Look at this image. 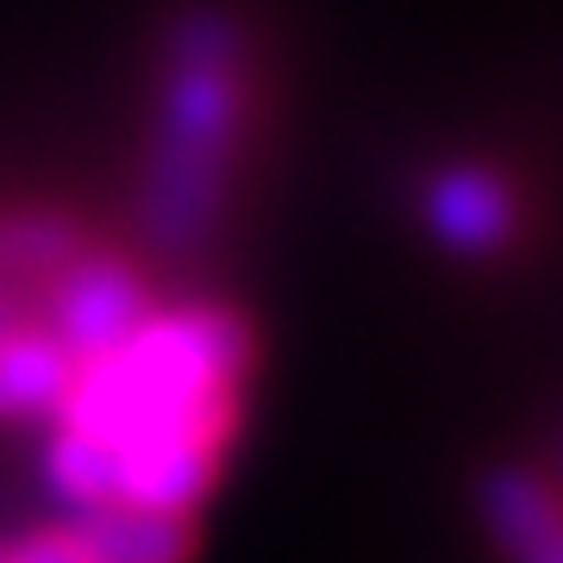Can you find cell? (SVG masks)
Wrapping results in <instances>:
<instances>
[{"label": "cell", "mask_w": 563, "mask_h": 563, "mask_svg": "<svg viewBox=\"0 0 563 563\" xmlns=\"http://www.w3.org/2000/svg\"><path fill=\"white\" fill-rule=\"evenodd\" d=\"M244 107V51L239 25L213 7H188L169 25V76L163 120L144 169V232L163 251H188L220 213L225 163L239 144Z\"/></svg>", "instance_id": "cell-1"}, {"label": "cell", "mask_w": 563, "mask_h": 563, "mask_svg": "<svg viewBox=\"0 0 563 563\" xmlns=\"http://www.w3.org/2000/svg\"><path fill=\"white\" fill-rule=\"evenodd\" d=\"M251 363V325L225 307H176L144 313V325L107 357L76 363L57 420L125 444L132 432L213 401H239V376Z\"/></svg>", "instance_id": "cell-2"}, {"label": "cell", "mask_w": 563, "mask_h": 563, "mask_svg": "<svg viewBox=\"0 0 563 563\" xmlns=\"http://www.w3.org/2000/svg\"><path fill=\"white\" fill-rule=\"evenodd\" d=\"M232 420H239V401H213V407L157 420V426H144V432H132L125 444H113V457H120V495L113 501L195 514L207 501L213 476H220Z\"/></svg>", "instance_id": "cell-3"}, {"label": "cell", "mask_w": 563, "mask_h": 563, "mask_svg": "<svg viewBox=\"0 0 563 563\" xmlns=\"http://www.w3.org/2000/svg\"><path fill=\"white\" fill-rule=\"evenodd\" d=\"M38 307H44V332L76 363H95L144 325L151 295H144V276L125 257L76 251V257L57 263V276L44 282Z\"/></svg>", "instance_id": "cell-4"}, {"label": "cell", "mask_w": 563, "mask_h": 563, "mask_svg": "<svg viewBox=\"0 0 563 563\" xmlns=\"http://www.w3.org/2000/svg\"><path fill=\"white\" fill-rule=\"evenodd\" d=\"M63 539L81 551V563H188L195 544H201L188 514L139 507V501L81 507L76 526H63Z\"/></svg>", "instance_id": "cell-5"}, {"label": "cell", "mask_w": 563, "mask_h": 563, "mask_svg": "<svg viewBox=\"0 0 563 563\" xmlns=\"http://www.w3.org/2000/svg\"><path fill=\"white\" fill-rule=\"evenodd\" d=\"M483 520L495 532V544L507 551V563H563L558 501H551V488L539 476L495 470L483 483Z\"/></svg>", "instance_id": "cell-6"}, {"label": "cell", "mask_w": 563, "mask_h": 563, "mask_svg": "<svg viewBox=\"0 0 563 563\" xmlns=\"http://www.w3.org/2000/svg\"><path fill=\"white\" fill-rule=\"evenodd\" d=\"M69 383H76V357H69L44 325H13V332H0V420L57 413Z\"/></svg>", "instance_id": "cell-7"}, {"label": "cell", "mask_w": 563, "mask_h": 563, "mask_svg": "<svg viewBox=\"0 0 563 563\" xmlns=\"http://www.w3.org/2000/svg\"><path fill=\"white\" fill-rule=\"evenodd\" d=\"M426 213H432V232L451 251H470V257L507 244V232H514V201H507V188L488 169H451L432 188Z\"/></svg>", "instance_id": "cell-8"}, {"label": "cell", "mask_w": 563, "mask_h": 563, "mask_svg": "<svg viewBox=\"0 0 563 563\" xmlns=\"http://www.w3.org/2000/svg\"><path fill=\"white\" fill-rule=\"evenodd\" d=\"M44 470H51L63 501H76V507H95V501L120 495V457H113V444L95 439V432H76V426H63L57 439H51Z\"/></svg>", "instance_id": "cell-9"}, {"label": "cell", "mask_w": 563, "mask_h": 563, "mask_svg": "<svg viewBox=\"0 0 563 563\" xmlns=\"http://www.w3.org/2000/svg\"><path fill=\"white\" fill-rule=\"evenodd\" d=\"M7 558L13 563H81V551L63 539V532H32V539L7 544Z\"/></svg>", "instance_id": "cell-10"}, {"label": "cell", "mask_w": 563, "mask_h": 563, "mask_svg": "<svg viewBox=\"0 0 563 563\" xmlns=\"http://www.w3.org/2000/svg\"><path fill=\"white\" fill-rule=\"evenodd\" d=\"M0 563H13V558H7V544H0Z\"/></svg>", "instance_id": "cell-11"}]
</instances>
